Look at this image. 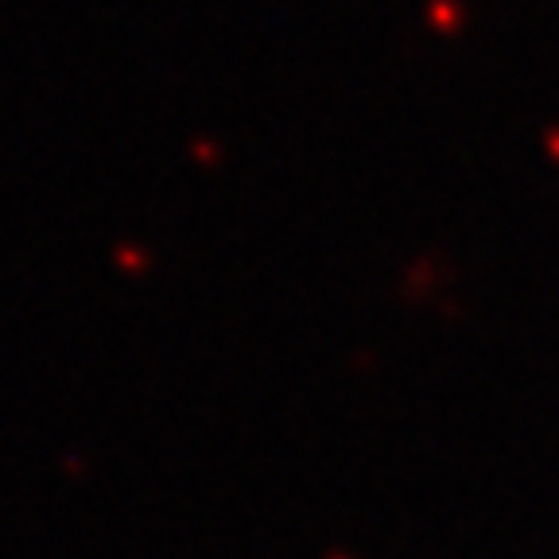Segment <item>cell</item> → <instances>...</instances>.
I'll return each instance as SVG.
<instances>
[]
</instances>
